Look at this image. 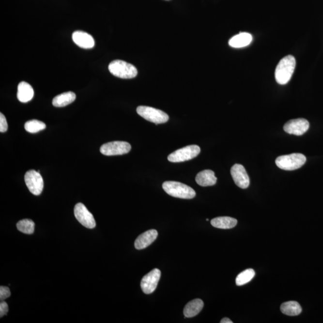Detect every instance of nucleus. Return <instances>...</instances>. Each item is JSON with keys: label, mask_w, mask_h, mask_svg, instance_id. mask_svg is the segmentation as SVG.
I'll use <instances>...</instances> for the list:
<instances>
[{"label": "nucleus", "mask_w": 323, "mask_h": 323, "mask_svg": "<svg viewBox=\"0 0 323 323\" xmlns=\"http://www.w3.org/2000/svg\"><path fill=\"white\" fill-rule=\"evenodd\" d=\"M25 182L30 192L33 195L38 196L42 193L44 187V182L40 172L34 170L27 171L25 175Z\"/></svg>", "instance_id": "7"}, {"label": "nucleus", "mask_w": 323, "mask_h": 323, "mask_svg": "<svg viewBox=\"0 0 323 323\" xmlns=\"http://www.w3.org/2000/svg\"><path fill=\"white\" fill-rule=\"evenodd\" d=\"M46 127V124L37 120H31L28 121L25 124V129L30 133H37L41 131L44 130Z\"/></svg>", "instance_id": "23"}, {"label": "nucleus", "mask_w": 323, "mask_h": 323, "mask_svg": "<svg viewBox=\"0 0 323 323\" xmlns=\"http://www.w3.org/2000/svg\"><path fill=\"white\" fill-rule=\"evenodd\" d=\"M195 180L200 186L207 187L215 185L217 179L214 171L207 169L198 173Z\"/></svg>", "instance_id": "15"}, {"label": "nucleus", "mask_w": 323, "mask_h": 323, "mask_svg": "<svg viewBox=\"0 0 323 323\" xmlns=\"http://www.w3.org/2000/svg\"><path fill=\"white\" fill-rule=\"evenodd\" d=\"M252 40V35L249 33L241 32L233 36L229 42V45L234 48H242L247 46Z\"/></svg>", "instance_id": "17"}, {"label": "nucleus", "mask_w": 323, "mask_h": 323, "mask_svg": "<svg viewBox=\"0 0 323 323\" xmlns=\"http://www.w3.org/2000/svg\"><path fill=\"white\" fill-rule=\"evenodd\" d=\"M74 213L76 219L83 226L89 229L95 227L96 222L93 215L89 212L87 208L83 203H77L75 206Z\"/></svg>", "instance_id": "10"}, {"label": "nucleus", "mask_w": 323, "mask_h": 323, "mask_svg": "<svg viewBox=\"0 0 323 323\" xmlns=\"http://www.w3.org/2000/svg\"><path fill=\"white\" fill-rule=\"evenodd\" d=\"M137 112L142 118L155 124L166 123L169 120V116L166 113L151 107L139 106Z\"/></svg>", "instance_id": "5"}, {"label": "nucleus", "mask_w": 323, "mask_h": 323, "mask_svg": "<svg viewBox=\"0 0 323 323\" xmlns=\"http://www.w3.org/2000/svg\"><path fill=\"white\" fill-rule=\"evenodd\" d=\"M8 311V305H7L6 302H1V304H0V317L2 318L5 315H6Z\"/></svg>", "instance_id": "27"}, {"label": "nucleus", "mask_w": 323, "mask_h": 323, "mask_svg": "<svg viewBox=\"0 0 323 323\" xmlns=\"http://www.w3.org/2000/svg\"><path fill=\"white\" fill-rule=\"evenodd\" d=\"M161 272L155 268L142 278L141 288L145 294H151L156 290L161 278Z\"/></svg>", "instance_id": "9"}, {"label": "nucleus", "mask_w": 323, "mask_h": 323, "mask_svg": "<svg viewBox=\"0 0 323 323\" xmlns=\"http://www.w3.org/2000/svg\"><path fill=\"white\" fill-rule=\"evenodd\" d=\"M296 67V60L293 56H286L277 65L275 77L279 85H286L292 77Z\"/></svg>", "instance_id": "1"}, {"label": "nucleus", "mask_w": 323, "mask_h": 323, "mask_svg": "<svg viewBox=\"0 0 323 323\" xmlns=\"http://www.w3.org/2000/svg\"><path fill=\"white\" fill-rule=\"evenodd\" d=\"M203 307V302L201 299H196L185 305L183 313L187 318H192L200 313Z\"/></svg>", "instance_id": "18"}, {"label": "nucleus", "mask_w": 323, "mask_h": 323, "mask_svg": "<svg viewBox=\"0 0 323 323\" xmlns=\"http://www.w3.org/2000/svg\"><path fill=\"white\" fill-rule=\"evenodd\" d=\"M237 220L230 217H218L211 221L213 227L223 230L232 229L237 225Z\"/></svg>", "instance_id": "19"}, {"label": "nucleus", "mask_w": 323, "mask_h": 323, "mask_svg": "<svg viewBox=\"0 0 323 323\" xmlns=\"http://www.w3.org/2000/svg\"><path fill=\"white\" fill-rule=\"evenodd\" d=\"M163 189L171 197L190 200L195 197L196 192L192 187L177 182H165L162 185Z\"/></svg>", "instance_id": "2"}, {"label": "nucleus", "mask_w": 323, "mask_h": 323, "mask_svg": "<svg viewBox=\"0 0 323 323\" xmlns=\"http://www.w3.org/2000/svg\"><path fill=\"white\" fill-rule=\"evenodd\" d=\"M221 323H232L233 322L231 321L230 319L228 318H224L220 322Z\"/></svg>", "instance_id": "28"}, {"label": "nucleus", "mask_w": 323, "mask_h": 323, "mask_svg": "<svg viewBox=\"0 0 323 323\" xmlns=\"http://www.w3.org/2000/svg\"><path fill=\"white\" fill-rule=\"evenodd\" d=\"M34 92L32 86L29 83L22 81L17 87V97L21 103H26L31 100Z\"/></svg>", "instance_id": "16"}, {"label": "nucleus", "mask_w": 323, "mask_h": 323, "mask_svg": "<svg viewBox=\"0 0 323 323\" xmlns=\"http://www.w3.org/2000/svg\"><path fill=\"white\" fill-rule=\"evenodd\" d=\"M281 311L289 316H296L301 313L302 309L301 305L296 301L284 302L281 305Z\"/></svg>", "instance_id": "21"}, {"label": "nucleus", "mask_w": 323, "mask_h": 323, "mask_svg": "<svg viewBox=\"0 0 323 323\" xmlns=\"http://www.w3.org/2000/svg\"><path fill=\"white\" fill-rule=\"evenodd\" d=\"M110 72L116 77L121 78H133L138 74L135 66L122 60H114L108 65Z\"/></svg>", "instance_id": "3"}, {"label": "nucleus", "mask_w": 323, "mask_h": 323, "mask_svg": "<svg viewBox=\"0 0 323 323\" xmlns=\"http://www.w3.org/2000/svg\"><path fill=\"white\" fill-rule=\"evenodd\" d=\"M158 235L156 230H151L141 234L135 241V247L137 250H142L149 246L156 240Z\"/></svg>", "instance_id": "14"}, {"label": "nucleus", "mask_w": 323, "mask_h": 323, "mask_svg": "<svg viewBox=\"0 0 323 323\" xmlns=\"http://www.w3.org/2000/svg\"><path fill=\"white\" fill-rule=\"evenodd\" d=\"M131 149V144L124 141H113L104 144L100 152L106 156H115L128 154Z\"/></svg>", "instance_id": "8"}, {"label": "nucleus", "mask_w": 323, "mask_h": 323, "mask_svg": "<svg viewBox=\"0 0 323 323\" xmlns=\"http://www.w3.org/2000/svg\"><path fill=\"white\" fill-rule=\"evenodd\" d=\"M76 94L73 92H67L55 96L52 101L53 106L63 108L73 103L76 100Z\"/></svg>", "instance_id": "20"}, {"label": "nucleus", "mask_w": 323, "mask_h": 323, "mask_svg": "<svg viewBox=\"0 0 323 323\" xmlns=\"http://www.w3.org/2000/svg\"><path fill=\"white\" fill-rule=\"evenodd\" d=\"M234 182L241 189H246L250 185V179L242 165L235 164L231 169Z\"/></svg>", "instance_id": "12"}, {"label": "nucleus", "mask_w": 323, "mask_h": 323, "mask_svg": "<svg viewBox=\"0 0 323 323\" xmlns=\"http://www.w3.org/2000/svg\"><path fill=\"white\" fill-rule=\"evenodd\" d=\"M255 276V272L253 269H247L238 275L236 278V284L238 286H243V285L249 283Z\"/></svg>", "instance_id": "22"}, {"label": "nucleus", "mask_w": 323, "mask_h": 323, "mask_svg": "<svg viewBox=\"0 0 323 323\" xmlns=\"http://www.w3.org/2000/svg\"><path fill=\"white\" fill-rule=\"evenodd\" d=\"M309 127L308 121L305 119L299 118L287 122L284 124V130L289 134L300 136L308 130Z\"/></svg>", "instance_id": "11"}, {"label": "nucleus", "mask_w": 323, "mask_h": 323, "mask_svg": "<svg viewBox=\"0 0 323 323\" xmlns=\"http://www.w3.org/2000/svg\"><path fill=\"white\" fill-rule=\"evenodd\" d=\"M307 161L306 157L301 154H292L277 157V166L286 171H293L301 168Z\"/></svg>", "instance_id": "4"}, {"label": "nucleus", "mask_w": 323, "mask_h": 323, "mask_svg": "<svg viewBox=\"0 0 323 323\" xmlns=\"http://www.w3.org/2000/svg\"><path fill=\"white\" fill-rule=\"evenodd\" d=\"M200 147L197 145H190L172 153L168 157L171 162H183L189 161L197 157L200 154Z\"/></svg>", "instance_id": "6"}, {"label": "nucleus", "mask_w": 323, "mask_h": 323, "mask_svg": "<svg viewBox=\"0 0 323 323\" xmlns=\"http://www.w3.org/2000/svg\"><path fill=\"white\" fill-rule=\"evenodd\" d=\"M7 129H8V124H7L6 119L4 114L1 113H0V132L3 133V132H6Z\"/></svg>", "instance_id": "26"}, {"label": "nucleus", "mask_w": 323, "mask_h": 323, "mask_svg": "<svg viewBox=\"0 0 323 323\" xmlns=\"http://www.w3.org/2000/svg\"><path fill=\"white\" fill-rule=\"evenodd\" d=\"M16 227L20 232L30 235L34 232L35 223L31 220L24 219L17 223Z\"/></svg>", "instance_id": "24"}, {"label": "nucleus", "mask_w": 323, "mask_h": 323, "mask_svg": "<svg viewBox=\"0 0 323 323\" xmlns=\"http://www.w3.org/2000/svg\"><path fill=\"white\" fill-rule=\"evenodd\" d=\"M73 42L83 49H92L95 46V40L88 33L77 31L72 35Z\"/></svg>", "instance_id": "13"}, {"label": "nucleus", "mask_w": 323, "mask_h": 323, "mask_svg": "<svg viewBox=\"0 0 323 323\" xmlns=\"http://www.w3.org/2000/svg\"><path fill=\"white\" fill-rule=\"evenodd\" d=\"M10 294H11V292H10L9 287L5 286L0 287V299L1 301L8 298Z\"/></svg>", "instance_id": "25"}]
</instances>
